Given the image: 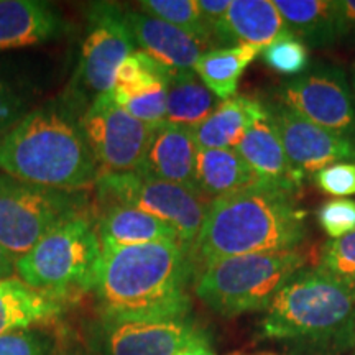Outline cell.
I'll return each mask as SVG.
<instances>
[{
	"label": "cell",
	"mask_w": 355,
	"mask_h": 355,
	"mask_svg": "<svg viewBox=\"0 0 355 355\" xmlns=\"http://www.w3.org/2000/svg\"><path fill=\"white\" fill-rule=\"evenodd\" d=\"M194 268L189 250L176 242L101 247L92 290L104 319L183 318Z\"/></svg>",
	"instance_id": "obj_1"
},
{
	"label": "cell",
	"mask_w": 355,
	"mask_h": 355,
	"mask_svg": "<svg viewBox=\"0 0 355 355\" xmlns=\"http://www.w3.org/2000/svg\"><path fill=\"white\" fill-rule=\"evenodd\" d=\"M306 237V212L293 194L257 183L212 199L189 259L199 270L229 257L296 250Z\"/></svg>",
	"instance_id": "obj_2"
},
{
	"label": "cell",
	"mask_w": 355,
	"mask_h": 355,
	"mask_svg": "<svg viewBox=\"0 0 355 355\" xmlns=\"http://www.w3.org/2000/svg\"><path fill=\"white\" fill-rule=\"evenodd\" d=\"M0 170L26 183L69 193L91 189L101 175L81 127L55 109L24 115L0 140Z\"/></svg>",
	"instance_id": "obj_3"
},
{
	"label": "cell",
	"mask_w": 355,
	"mask_h": 355,
	"mask_svg": "<svg viewBox=\"0 0 355 355\" xmlns=\"http://www.w3.org/2000/svg\"><path fill=\"white\" fill-rule=\"evenodd\" d=\"M261 336L316 349L355 345V283L301 268L265 309Z\"/></svg>",
	"instance_id": "obj_4"
},
{
	"label": "cell",
	"mask_w": 355,
	"mask_h": 355,
	"mask_svg": "<svg viewBox=\"0 0 355 355\" xmlns=\"http://www.w3.org/2000/svg\"><path fill=\"white\" fill-rule=\"evenodd\" d=\"M306 263L300 248L229 257L204 265L194 275V293L222 318L266 309L277 293Z\"/></svg>",
	"instance_id": "obj_5"
},
{
	"label": "cell",
	"mask_w": 355,
	"mask_h": 355,
	"mask_svg": "<svg viewBox=\"0 0 355 355\" xmlns=\"http://www.w3.org/2000/svg\"><path fill=\"white\" fill-rule=\"evenodd\" d=\"M99 259L96 225L84 214L44 235L15 261V273L32 290L60 300L73 291L92 290Z\"/></svg>",
	"instance_id": "obj_6"
},
{
	"label": "cell",
	"mask_w": 355,
	"mask_h": 355,
	"mask_svg": "<svg viewBox=\"0 0 355 355\" xmlns=\"http://www.w3.org/2000/svg\"><path fill=\"white\" fill-rule=\"evenodd\" d=\"M84 214L83 194L0 175V245L15 261L58 225Z\"/></svg>",
	"instance_id": "obj_7"
},
{
	"label": "cell",
	"mask_w": 355,
	"mask_h": 355,
	"mask_svg": "<svg viewBox=\"0 0 355 355\" xmlns=\"http://www.w3.org/2000/svg\"><path fill=\"white\" fill-rule=\"evenodd\" d=\"M96 188L102 204H127L166 222L188 250L196 241L211 204V199L198 189L139 173L101 171Z\"/></svg>",
	"instance_id": "obj_8"
},
{
	"label": "cell",
	"mask_w": 355,
	"mask_h": 355,
	"mask_svg": "<svg viewBox=\"0 0 355 355\" xmlns=\"http://www.w3.org/2000/svg\"><path fill=\"white\" fill-rule=\"evenodd\" d=\"M277 101L316 125L355 144V102L347 74L337 66L314 64L285 81Z\"/></svg>",
	"instance_id": "obj_9"
},
{
	"label": "cell",
	"mask_w": 355,
	"mask_h": 355,
	"mask_svg": "<svg viewBox=\"0 0 355 355\" xmlns=\"http://www.w3.org/2000/svg\"><path fill=\"white\" fill-rule=\"evenodd\" d=\"M79 127L101 171L109 173L139 171L155 132L115 104L109 92L91 102Z\"/></svg>",
	"instance_id": "obj_10"
},
{
	"label": "cell",
	"mask_w": 355,
	"mask_h": 355,
	"mask_svg": "<svg viewBox=\"0 0 355 355\" xmlns=\"http://www.w3.org/2000/svg\"><path fill=\"white\" fill-rule=\"evenodd\" d=\"M135 46L122 8L105 2L89 7V32L83 43L79 76L96 97L114 87L119 68Z\"/></svg>",
	"instance_id": "obj_11"
},
{
	"label": "cell",
	"mask_w": 355,
	"mask_h": 355,
	"mask_svg": "<svg viewBox=\"0 0 355 355\" xmlns=\"http://www.w3.org/2000/svg\"><path fill=\"white\" fill-rule=\"evenodd\" d=\"M266 114L286 157L304 178L336 163H355V144L316 125L273 99L265 102Z\"/></svg>",
	"instance_id": "obj_12"
},
{
	"label": "cell",
	"mask_w": 355,
	"mask_h": 355,
	"mask_svg": "<svg viewBox=\"0 0 355 355\" xmlns=\"http://www.w3.org/2000/svg\"><path fill=\"white\" fill-rule=\"evenodd\" d=\"M102 344L105 355H176L194 345H207V339L186 316L104 319Z\"/></svg>",
	"instance_id": "obj_13"
},
{
	"label": "cell",
	"mask_w": 355,
	"mask_h": 355,
	"mask_svg": "<svg viewBox=\"0 0 355 355\" xmlns=\"http://www.w3.org/2000/svg\"><path fill=\"white\" fill-rule=\"evenodd\" d=\"M235 152L243 158L260 184L295 194L303 188L304 176L293 166L285 148L265 112L255 119L235 145Z\"/></svg>",
	"instance_id": "obj_14"
},
{
	"label": "cell",
	"mask_w": 355,
	"mask_h": 355,
	"mask_svg": "<svg viewBox=\"0 0 355 355\" xmlns=\"http://www.w3.org/2000/svg\"><path fill=\"white\" fill-rule=\"evenodd\" d=\"M125 21L137 46L171 73L193 71L204 46L189 33L175 25L146 15L140 10H127Z\"/></svg>",
	"instance_id": "obj_15"
},
{
	"label": "cell",
	"mask_w": 355,
	"mask_h": 355,
	"mask_svg": "<svg viewBox=\"0 0 355 355\" xmlns=\"http://www.w3.org/2000/svg\"><path fill=\"white\" fill-rule=\"evenodd\" d=\"M196 155L198 148L191 128L165 123L153 132L144 163L137 173L198 189Z\"/></svg>",
	"instance_id": "obj_16"
},
{
	"label": "cell",
	"mask_w": 355,
	"mask_h": 355,
	"mask_svg": "<svg viewBox=\"0 0 355 355\" xmlns=\"http://www.w3.org/2000/svg\"><path fill=\"white\" fill-rule=\"evenodd\" d=\"M64 32L55 8L37 0H0V51L46 43Z\"/></svg>",
	"instance_id": "obj_17"
},
{
	"label": "cell",
	"mask_w": 355,
	"mask_h": 355,
	"mask_svg": "<svg viewBox=\"0 0 355 355\" xmlns=\"http://www.w3.org/2000/svg\"><path fill=\"white\" fill-rule=\"evenodd\" d=\"M96 230L101 247H132L155 242L181 243L178 234L166 222L127 204H109L97 219Z\"/></svg>",
	"instance_id": "obj_18"
},
{
	"label": "cell",
	"mask_w": 355,
	"mask_h": 355,
	"mask_svg": "<svg viewBox=\"0 0 355 355\" xmlns=\"http://www.w3.org/2000/svg\"><path fill=\"white\" fill-rule=\"evenodd\" d=\"M288 32L282 13L273 0H230L225 20V48H265Z\"/></svg>",
	"instance_id": "obj_19"
},
{
	"label": "cell",
	"mask_w": 355,
	"mask_h": 355,
	"mask_svg": "<svg viewBox=\"0 0 355 355\" xmlns=\"http://www.w3.org/2000/svg\"><path fill=\"white\" fill-rule=\"evenodd\" d=\"M263 112L265 102L254 97L234 96L220 101L217 107L191 130L196 148H235L247 128Z\"/></svg>",
	"instance_id": "obj_20"
},
{
	"label": "cell",
	"mask_w": 355,
	"mask_h": 355,
	"mask_svg": "<svg viewBox=\"0 0 355 355\" xmlns=\"http://www.w3.org/2000/svg\"><path fill=\"white\" fill-rule=\"evenodd\" d=\"M288 32L306 46L327 48L339 42L337 0H273Z\"/></svg>",
	"instance_id": "obj_21"
},
{
	"label": "cell",
	"mask_w": 355,
	"mask_h": 355,
	"mask_svg": "<svg viewBox=\"0 0 355 355\" xmlns=\"http://www.w3.org/2000/svg\"><path fill=\"white\" fill-rule=\"evenodd\" d=\"M61 311L60 300L32 290L20 278L0 279V334L55 321Z\"/></svg>",
	"instance_id": "obj_22"
},
{
	"label": "cell",
	"mask_w": 355,
	"mask_h": 355,
	"mask_svg": "<svg viewBox=\"0 0 355 355\" xmlns=\"http://www.w3.org/2000/svg\"><path fill=\"white\" fill-rule=\"evenodd\" d=\"M257 183L254 173L235 148L198 150L196 186L211 201Z\"/></svg>",
	"instance_id": "obj_23"
},
{
	"label": "cell",
	"mask_w": 355,
	"mask_h": 355,
	"mask_svg": "<svg viewBox=\"0 0 355 355\" xmlns=\"http://www.w3.org/2000/svg\"><path fill=\"white\" fill-rule=\"evenodd\" d=\"M263 48L241 46L211 48L199 56L194 64V73L209 87L217 99L225 101L235 96L243 71L255 60Z\"/></svg>",
	"instance_id": "obj_24"
},
{
	"label": "cell",
	"mask_w": 355,
	"mask_h": 355,
	"mask_svg": "<svg viewBox=\"0 0 355 355\" xmlns=\"http://www.w3.org/2000/svg\"><path fill=\"white\" fill-rule=\"evenodd\" d=\"M217 97L196 73H173L166 84V123L193 130L217 107Z\"/></svg>",
	"instance_id": "obj_25"
},
{
	"label": "cell",
	"mask_w": 355,
	"mask_h": 355,
	"mask_svg": "<svg viewBox=\"0 0 355 355\" xmlns=\"http://www.w3.org/2000/svg\"><path fill=\"white\" fill-rule=\"evenodd\" d=\"M171 74L170 69L159 64L146 53L135 50L119 68L115 84L109 91V96L114 101H122L144 94L158 86H166Z\"/></svg>",
	"instance_id": "obj_26"
},
{
	"label": "cell",
	"mask_w": 355,
	"mask_h": 355,
	"mask_svg": "<svg viewBox=\"0 0 355 355\" xmlns=\"http://www.w3.org/2000/svg\"><path fill=\"white\" fill-rule=\"evenodd\" d=\"M140 12L155 17L196 38L204 48L212 46L211 37L204 26L198 0H141Z\"/></svg>",
	"instance_id": "obj_27"
},
{
	"label": "cell",
	"mask_w": 355,
	"mask_h": 355,
	"mask_svg": "<svg viewBox=\"0 0 355 355\" xmlns=\"http://www.w3.org/2000/svg\"><path fill=\"white\" fill-rule=\"evenodd\" d=\"M263 60L273 71L285 76L296 78L309 68L308 46L291 35L275 40L265 46Z\"/></svg>",
	"instance_id": "obj_28"
},
{
	"label": "cell",
	"mask_w": 355,
	"mask_h": 355,
	"mask_svg": "<svg viewBox=\"0 0 355 355\" xmlns=\"http://www.w3.org/2000/svg\"><path fill=\"white\" fill-rule=\"evenodd\" d=\"M114 102L152 130L166 123V86H158L144 94Z\"/></svg>",
	"instance_id": "obj_29"
},
{
	"label": "cell",
	"mask_w": 355,
	"mask_h": 355,
	"mask_svg": "<svg viewBox=\"0 0 355 355\" xmlns=\"http://www.w3.org/2000/svg\"><path fill=\"white\" fill-rule=\"evenodd\" d=\"M318 266L337 278L355 283V230L340 239L327 241Z\"/></svg>",
	"instance_id": "obj_30"
},
{
	"label": "cell",
	"mask_w": 355,
	"mask_h": 355,
	"mask_svg": "<svg viewBox=\"0 0 355 355\" xmlns=\"http://www.w3.org/2000/svg\"><path fill=\"white\" fill-rule=\"evenodd\" d=\"M318 220L331 239H340L355 230V201L337 198L319 207Z\"/></svg>",
	"instance_id": "obj_31"
},
{
	"label": "cell",
	"mask_w": 355,
	"mask_h": 355,
	"mask_svg": "<svg viewBox=\"0 0 355 355\" xmlns=\"http://www.w3.org/2000/svg\"><path fill=\"white\" fill-rule=\"evenodd\" d=\"M318 188L334 198L355 194V163H336L314 175Z\"/></svg>",
	"instance_id": "obj_32"
},
{
	"label": "cell",
	"mask_w": 355,
	"mask_h": 355,
	"mask_svg": "<svg viewBox=\"0 0 355 355\" xmlns=\"http://www.w3.org/2000/svg\"><path fill=\"white\" fill-rule=\"evenodd\" d=\"M0 355H48V344L32 329L0 334Z\"/></svg>",
	"instance_id": "obj_33"
},
{
	"label": "cell",
	"mask_w": 355,
	"mask_h": 355,
	"mask_svg": "<svg viewBox=\"0 0 355 355\" xmlns=\"http://www.w3.org/2000/svg\"><path fill=\"white\" fill-rule=\"evenodd\" d=\"M230 0H198L204 26L209 33L212 44L225 48V20H227Z\"/></svg>",
	"instance_id": "obj_34"
},
{
	"label": "cell",
	"mask_w": 355,
	"mask_h": 355,
	"mask_svg": "<svg viewBox=\"0 0 355 355\" xmlns=\"http://www.w3.org/2000/svg\"><path fill=\"white\" fill-rule=\"evenodd\" d=\"M24 102L8 84L0 81V140L24 119Z\"/></svg>",
	"instance_id": "obj_35"
},
{
	"label": "cell",
	"mask_w": 355,
	"mask_h": 355,
	"mask_svg": "<svg viewBox=\"0 0 355 355\" xmlns=\"http://www.w3.org/2000/svg\"><path fill=\"white\" fill-rule=\"evenodd\" d=\"M339 42L355 48V0H337Z\"/></svg>",
	"instance_id": "obj_36"
},
{
	"label": "cell",
	"mask_w": 355,
	"mask_h": 355,
	"mask_svg": "<svg viewBox=\"0 0 355 355\" xmlns=\"http://www.w3.org/2000/svg\"><path fill=\"white\" fill-rule=\"evenodd\" d=\"M15 277V260L0 245V279Z\"/></svg>",
	"instance_id": "obj_37"
},
{
	"label": "cell",
	"mask_w": 355,
	"mask_h": 355,
	"mask_svg": "<svg viewBox=\"0 0 355 355\" xmlns=\"http://www.w3.org/2000/svg\"><path fill=\"white\" fill-rule=\"evenodd\" d=\"M176 355H216V354L212 352L207 345H194V347L184 349L183 352H180Z\"/></svg>",
	"instance_id": "obj_38"
},
{
	"label": "cell",
	"mask_w": 355,
	"mask_h": 355,
	"mask_svg": "<svg viewBox=\"0 0 355 355\" xmlns=\"http://www.w3.org/2000/svg\"><path fill=\"white\" fill-rule=\"evenodd\" d=\"M56 355H84L81 350H78V349H69V347H63V349H60L56 352Z\"/></svg>",
	"instance_id": "obj_39"
},
{
	"label": "cell",
	"mask_w": 355,
	"mask_h": 355,
	"mask_svg": "<svg viewBox=\"0 0 355 355\" xmlns=\"http://www.w3.org/2000/svg\"><path fill=\"white\" fill-rule=\"evenodd\" d=\"M350 89H352V96L355 102V63L352 64V71H350Z\"/></svg>",
	"instance_id": "obj_40"
},
{
	"label": "cell",
	"mask_w": 355,
	"mask_h": 355,
	"mask_svg": "<svg viewBox=\"0 0 355 355\" xmlns=\"http://www.w3.org/2000/svg\"><path fill=\"white\" fill-rule=\"evenodd\" d=\"M354 355H355V352H354Z\"/></svg>",
	"instance_id": "obj_41"
}]
</instances>
